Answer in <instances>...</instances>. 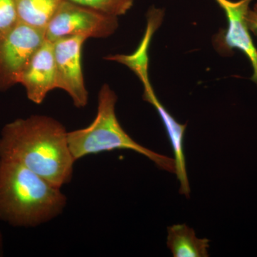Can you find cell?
Masks as SVG:
<instances>
[{
  "label": "cell",
  "instance_id": "1",
  "mask_svg": "<svg viewBox=\"0 0 257 257\" xmlns=\"http://www.w3.org/2000/svg\"><path fill=\"white\" fill-rule=\"evenodd\" d=\"M0 159L21 164L60 188L70 182L76 162L68 132L60 121L44 115L5 124L0 134Z\"/></svg>",
  "mask_w": 257,
  "mask_h": 257
},
{
  "label": "cell",
  "instance_id": "2",
  "mask_svg": "<svg viewBox=\"0 0 257 257\" xmlns=\"http://www.w3.org/2000/svg\"><path fill=\"white\" fill-rule=\"evenodd\" d=\"M66 204L60 187L21 164L0 159V220L35 227L60 214Z\"/></svg>",
  "mask_w": 257,
  "mask_h": 257
},
{
  "label": "cell",
  "instance_id": "3",
  "mask_svg": "<svg viewBox=\"0 0 257 257\" xmlns=\"http://www.w3.org/2000/svg\"><path fill=\"white\" fill-rule=\"evenodd\" d=\"M117 96L108 84L98 94L97 112L87 127L69 132L68 143L76 162L88 155L116 150H128L144 155L161 170L175 173V160L149 150L135 142L121 126L115 106Z\"/></svg>",
  "mask_w": 257,
  "mask_h": 257
},
{
  "label": "cell",
  "instance_id": "4",
  "mask_svg": "<svg viewBox=\"0 0 257 257\" xmlns=\"http://www.w3.org/2000/svg\"><path fill=\"white\" fill-rule=\"evenodd\" d=\"M117 17L62 0L45 31V39L53 42L64 37L82 36L104 38L118 28Z\"/></svg>",
  "mask_w": 257,
  "mask_h": 257
},
{
  "label": "cell",
  "instance_id": "5",
  "mask_svg": "<svg viewBox=\"0 0 257 257\" xmlns=\"http://www.w3.org/2000/svg\"><path fill=\"white\" fill-rule=\"evenodd\" d=\"M45 40V32L19 21L0 34V91L20 84L29 61Z\"/></svg>",
  "mask_w": 257,
  "mask_h": 257
},
{
  "label": "cell",
  "instance_id": "6",
  "mask_svg": "<svg viewBox=\"0 0 257 257\" xmlns=\"http://www.w3.org/2000/svg\"><path fill=\"white\" fill-rule=\"evenodd\" d=\"M87 38L64 37L53 43L57 74V88L65 91L78 108L87 106L88 92L82 67V47Z\"/></svg>",
  "mask_w": 257,
  "mask_h": 257
},
{
  "label": "cell",
  "instance_id": "7",
  "mask_svg": "<svg viewBox=\"0 0 257 257\" xmlns=\"http://www.w3.org/2000/svg\"><path fill=\"white\" fill-rule=\"evenodd\" d=\"M253 0H215L224 10L227 20V28L221 30L214 44L219 53L229 55L232 50L241 51L249 60L253 69L251 80L257 85V49L251 39L246 23V15Z\"/></svg>",
  "mask_w": 257,
  "mask_h": 257
},
{
  "label": "cell",
  "instance_id": "8",
  "mask_svg": "<svg viewBox=\"0 0 257 257\" xmlns=\"http://www.w3.org/2000/svg\"><path fill=\"white\" fill-rule=\"evenodd\" d=\"M20 84L25 87L30 101L43 102L48 93L57 88V74L53 43L45 39L29 61Z\"/></svg>",
  "mask_w": 257,
  "mask_h": 257
},
{
  "label": "cell",
  "instance_id": "9",
  "mask_svg": "<svg viewBox=\"0 0 257 257\" xmlns=\"http://www.w3.org/2000/svg\"><path fill=\"white\" fill-rule=\"evenodd\" d=\"M143 99L144 100L150 103L156 109L157 113L160 115L173 150L174 156H175L174 160L175 162V174L180 182L179 192L185 195L186 197H189L190 187H189L187 167H186L184 145V134H185L187 124H182L179 123L165 109V106L162 105V103L157 97L150 83L144 85Z\"/></svg>",
  "mask_w": 257,
  "mask_h": 257
},
{
  "label": "cell",
  "instance_id": "10",
  "mask_svg": "<svg viewBox=\"0 0 257 257\" xmlns=\"http://www.w3.org/2000/svg\"><path fill=\"white\" fill-rule=\"evenodd\" d=\"M163 17L160 10L152 8L148 13V25L146 33L138 50L130 55H116L109 56L106 60L115 61L127 66L138 76L143 84L150 82L149 79L148 50L154 32L157 28Z\"/></svg>",
  "mask_w": 257,
  "mask_h": 257
},
{
  "label": "cell",
  "instance_id": "11",
  "mask_svg": "<svg viewBox=\"0 0 257 257\" xmlns=\"http://www.w3.org/2000/svg\"><path fill=\"white\" fill-rule=\"evenodd\" d=\"M167 245L174 257H207L209 240L199 239L195 231L186 224L167 228Z\"/></svg>",
  "mask_w": 257,
  "mask_h": 257
},
{
  "label": "cell",
  "instance_id": "12",
  "mask_svg": "<svg viewBox=\"0 0 257 257\" xmlns=\"http://www.w3.org/2000/svg\"><path fill=\"white\" fill-rule=\"evenodd\" d=\"M18 21L45 31L62 0H15Z\"/></svg>",
  "mask_w": 257,
  "mask_h": 257
},
{
  "label": "cell",
  "instance_id": "13",
  "mask_svg": "<svg viewBox=\"0 0 257 257\" xmlns=\"http://www.w3.org/2000/svg\"><path fill=\"white\" fill-rule=\"evenodd\" d=\"M103 14L119 17L133 8L135 0H68Z\"/></svg>",
  "mask_w": 257,
  "mask_h": 257
},
{
  "label": "cell",
  "instance_id": "14",
  "mask_svg": "<svg viewBox=\"0 0 257 257\" xmlns=\"http://www.w3.org/2000/svg\"><path fill=\"white\" fill-rule=\"evenodd\" d=\"M18 23L15 0H0V34Z\"/></svg>",
  "mask_w": 257,
  "mask_h": 257
},
{
  "label": "cell",
  "instance_id": "15",
  "mask_svg": "<svg viewBox=\"0 0 257 257\" xmlns=\"http://www.w3.org/2000/svg\"><path fill=\"white\" fill-rule=\"evenodd\" d=\"M246 23L250 32L257 37V3L253 5V9L248 10L246 15Z\"/></svg>",
  "mask_w": 257,
  "mask_h": 257
},
{
  "label": "cell",
  "instance_id": "16",
  "mask_svg": "<svg viewBox=\"0 0 257 257\" xmlns=\"http://www.w3.org/2000/svg\"><path fill=\"white\" fill-rule=\"evenodd\" d=\"M3 250H4V239H3V233L0 229V256H3Z\"/></svg>",
  "mask_w": 257,
  "mask_h": 257
}]
</instances>
